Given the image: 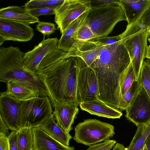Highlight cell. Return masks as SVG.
Segmentation results:
<instances>
[{
	"label": "cell",
	"mask_w": 150,
	"mask_h": 150,
	"mask_svg": "<svg viewBox=\"0 0 150 150\" xmlns=\"http://www.w3.org/2000/svg\"><path fill=\"white\" fill-rule=\"evenodd\" d=\"M141 150H142V149H141Z\"/></svg>",
	"instance_id": "45"
},
{
	"label": "cell",
	"mask_w": 150,
	"mask_h": 150,
	"mask_svg": "<svg viewBox=\"0 0 150 150\" xmlns=\"http://www.w3.org/2000/svg\"><path fill=\"white\" fill-rule=\"evenodd\" d=\"M91 4H94V6L108 4L113 3L116 0H90Z\"/></svg>",
	"instance_id": "38"
},
{
	"label": "cell",
	"mask_w": 150,
	"mask_h": 150,
	"mask_svg": "<svg viewBox=\"0 0 150 150\" xmlns=\"http://www.w3.org/2000/svg\"><path fill=\"white\" fill-rule=\"evenodd\" d=\"M33 128L35 137L33 150H75L73 146H66L53 139L40 126Z\"/></svg>",
	"instance_id": "19"
},
{
	"label": "cell",
	"mask_w": 150,
	"mask_h": 150,
	"mask_svg": "<svg viewBox=\"0 0 150 150\" xmlns=\"http://www.w3.org/2000/svg\"><path fill=\"white\" fill-rule=\"evenodd\" d=\"M18 150H33L35 137L33 128H23L18 131Z\"/></svg>",
	"instance_id": "24"
},
{
	"label": "cell",
	"mask_w": 150,
	"mask_h": 150,
	"mask_svg": "<svg viewBox=\"0 0 150 150\" xmlns=\"http://www.w3.org/2000/svg\"><path fill=\"white\" fill-rule=\"evenodd\" d=\"M140 86L138 80H135L123 96L125 110L128 108L132 99L138 92Z\"/></svg>",
	"instance_id": "29"
},
{
	"label": "cell",
	"mask_w": 150,
	"mask_h": 150,
	"mask_svg": "<svg viewBox=\"0 0 150 150\" xmlns=\"http://www.w3.org/2000/svg\"><path fill=\"white\" fill-rule=\"evenodd\" d=\"M85 20L75 33L74 39L76 42L75 50L84 43L97 38L86 23Z\"/></svg>",
	"instance_id": "25"
},
{
	"label": "cell",
	"mask_w": 150,
	"mask_h": 150,
	"mask_svg": "<svg viewBox=\"0 0 150 150\" xmlns=\"http://www.w3.org/2000/svg\"><path fill=\"white\" fill-rule=\"evenodd\" d=\"M148 40L149 43V45H150V37H149L148 39Z\"/></svg>",
	"instance_id": "44"
},
{
	"label": "cell",
	"mask_w": 150,
	"mask_h": 150,
	"mask_svg": "<svg viewBox=\"0 0 150 150\" xmlns=\"http://www.w3.org/2000/svg\"><path fill=\"white\" fill-rule=\"evenodd\" d=\"M144 62L146 64L150 71V59H146V60H144Z\"/></svg>",
	"instance_id": "42"
},
{
	"label": "cell",
	"mask_w": 150,
	"mask_h": 150,
	"mask_svg": "<svg viewBox=\"0 0 150 150\" xmlns=\"http://www.w3.org/2000/svg\"><path fill=\"white\" fill-rule=\"evenodd\" d=\"M135 80L134 71L131 61L126 69L121 85V92L122 97Z\"/></svg>",
	"instance_id": "27"
},
{
	"label": "cell",
	"mask_w": 150,
	"mask_h": 150,
	"mask_svg": "<svg viewBox=\"0 0 150 150\" xmlns=\"http://www.w3.org/2000/svg\"><path fill=\"white\" fill-rule=\"evenodd\" d=\"M58 6L30 9L29 11L33 16L38 18L43 15H54L55 10Z\"/></svg>",
	"instance_id": "32"
},
{
	"label": "cell",
	"mask_w": 150,
	"mask_h": 150,
	"mask_svg": "<svg viewBox=\"0 0 150 150\" xmlns=\"http://www.w3.org/2000/svg\"><path fill=\"white\" fill-rule=\"evenodd\" d=\"M9 128L0 116V137H8L10 133Z\"/></svg>",
	"instance_id": "35"
},
{
	"label": "cell",
	"mask_w": 150,
	"mask_h": 150,
	"mask_svg": "<svg viewBox=\"0 0 150 150\" xmlns=\"http://www.w3.org/2000/svg\"><path fill=\"white\" fill-rule=\"evenodd\" d=\"M138 81L150 98V71L144 62Z\"/></svg>",
	"instance_id": "28"
},
{
	"label": "cell",
	"mask_w": 150,
	"mask_h": 150,
	"mask_svg": "<svg viewBox=\"0 0 150 150\" xmlns=\"http://www.w3.org/2000/svg\"><path fill=\"white\" fill-rule=\"evenodd\" d=\"M142 150H150V134L146 139Z\"/></svg>",
	"instance_id": "39"
},
{
	"label": "cell",
	"mask_w": 150,
	"mask_h": 150,
	"mask_svg": "<svg viewBox=\"0 0 150 150\" xmlns=\"http://www.w3.org/2000/svg\"><path fill=\"white\" fill-rule=\"evenodd\" d=\"M140 20L142 24L148 28H150V7Z\"/></svg>",
	"instance_id": "36"
},
{
	"label": "cell",
	"mask_w": 150,
	"mask_h": 150,
	"mask_svg": "<svg viewBox=\"0 0 150 150\" xmlns=\"http://www.w3.org/2000/svg\"><path fill=\"white\" fill-rule=\"evenodd\" d=\"M21 100L5 94L0 93V116L10 130L18 131L20 129L19 109Z\"/></svg>",
	"instance_id": "13"
},
{
	"label": "cell",
	"mask_w": 150,
	"mask_h": 150,
	"mask_svg": "<svg viewBox=\"0 0 150 150\" xmlns=\"http://www.w3.org/2000/svg\"><path fill=\"white\" fill-rule=\"evenodd\" d=\"M35 28L37 30L43 34L44 38L46 35L48 37L57 30L53 23L40 21L36 25Z\"/></svg>",
	"instance_id": "30"
},
{
	"label": "cell",
	"mask_w": 150,
	"mask_h": 150,
	"mask_svg": "<svg viewBox=\"0 0 150 150\" xmlns=\"http://www.w3.org/2000/svg\"><path fill=\"white\" fill-rule=\"evenodd\" d=\"M148 33L149 34V35H150V28H148Z\"/></svg>",
	"instance_id": "43"
},
{
	"label": "cell",
	"mask_w": 150,
	"mask_h": 150,
	"mask_svg": "<svg viewBox=\"0 0 150 150\" xmlns=\"http://www.w3.org/2000/svg\"><path fill=\"white\" fill-rule=\"evenodd\" d=\"M0 150H9L7 137H0Z\"/></svg>",
	"instance_id": "37"
},
{
	"label": "cell",
	"mask_w": 150,
	"mask_h": 150,
	"mask_svg": "<svg viewBox=\"0 0 150 150\" xmlns=\"http://www.w3.org/2000/svg\"><path fill=\"white\" fill-rule=\"evenodd\" d=\"M116 142L115 140L109 139L102 143L90 145L86 150H110Z\"/></svg>",
	"instance_id": "31"
},
{
	"label": "cell",
	"mask_w": 150,
	"mask_h": 150,
	"mask_svg": "<svg viewBox=\"0 0 150 150\" xmlns=\"http://www.w3.org/2000/svg\"><path fill=\"white\" fill-rule=\"evenodd\" d=\"M25 53L18 47H0V81L16 82L34 90L39 96L48 97L37 74L30 72L25 66L23 61Z\"/></svg>",
	"instance_id": "3"
},
{
	"label": "cell",
	"mask_w": 150,
	"mask_h": 150,
	"mask_svg": "<svg viewBox=\"0 0 150 150\" xmlns=\"http://www.w3.org/2000/svg\"><path fill=\"white\" fill-rule=\"evenodd\" d=\"M145 58L146 59H150V45L147 46Z\"/></svg>",
	"instance_id": "41"
},
{
	"label": "cell",
	"mask_w": 150,
	"mask_h": 150,
	"mask_svg": "<svg viewBox=\"0 0 150 150\" xmlns=\"http://www.w3.org/2000/svg\"><path fill=\"white\" fill-rule=\"evenodd\" d=\"M87 12L83 13L72 22L62 34L57 45L59 49L67 52L75 50V33L85 21Z\"/></svg>",
	"instance_id": "17"
},
{
	"label": "cell",
	"mask_w": 150,
	"mask_h": 150,
	"mask_svg": "<svg viewBox=\"0 0 150 150\" xmlns=\"http://www.w3.org/2000/svg\"><path fill=\"white\" fill-rule=\"evenodd\" d=\"M67 52L57 47L43 59L37 72L53 108L62 102L79 103L76 57L66 56Z\"/></svg>",
	"instance_id": "1"
},
{
	"label": "cell",
	"mask_w": 150,
	"mask_h": 150,
	"mask_svg": "<svg viewBox=\"0 0 150 150\" xmlns=\"http://www.w3.org/2000/svg\"><path fill=\"white\" fill-rule=\"evenodd\" d=\"M131 62L123 38L111 45L103 44L90 66L97 78L99 98L114 100L121 98V84Z\"/></svg>",
	"instance_id": "2"
},
{
	"label": "cell",
	"mask_w": 150,
	"mask_h": 150,
	"mask_svg": "<svg viewBox=\"0 0 150 150\" xmlns=\"http://www.w3.org/2000/svg\"><path fill=\"white\" fill-rule=\"evenodd\" d=\"M102 45L95 39H93L82 44L75 50L67 52L66 55L79 57L90 67L98 56Z\"/></svg>",
	"instance_id": "20"
},
{
	"label": "cell",
	"mask_w": 150,
	"mask_h": 150,
	"mask_svg": "<svg viewBox=\"0 0 150 150\" xmlns=\"http://www.w3.org/2000/svg\"><path fill=\"white\" fill-rule=\"evenodd\" d=\"M148 28L140 20L127 25L126 30L121 34L134 68L135 81L138 80L147 47V40L150 35Z\"/></svg>",
	"instance_id": "5"
},
{
	"label": "cell",
	"mask_w": 150,
	"mask_h": 150,
	"mask_svg": "<svg viewBox=\"0 0 150 150\" xmlns=\"http://www.w3.org/2000/svg\"><path fill=\"white\" fill-rule=\"evenodd\" d=\"M127 25L140 20L150 7V0H120Z\"/></svg>",
	"instance_id": "16"
},
{
	"label": "cell",
	"mask_w": 150,
	"mask_h": 150,
	"mask_svg": "<svg viewBox=\"0 0 150 150\" xmlns=\"http://www.w3.org/2000/svg\"><path fill=\"white\" fill-rule=\"evenodd\" d=\"M101 43L105 45H111L122 39L121 34L112 37L104 36L95 38Z\"/></svg>",
	"instance_id": "34"
},
{
	"label": "cell",
	"mask_w": 150,
	"mask_h": 150,
	"mask_svg": "<svg viewBox=\"0 0 150 150\" xmlns=\"http://www.w3.org/2000/svg\"><path fill=\"white\" fill-rule=\"evenodd\" d=\"M64 0H30L23 6L27 10L49 7L58 6L62 4Z\"/></svg>",
	"instance_id": "26"
},
{
	"label": "cell",
	"mask_w": 150,
	"mask_h": 150,
	"mask_svg": "<svg viewBox=\"0 0 150 150\" xmlns=\"http://www.w3.org/2000/svg\"><path fill=\"white\" fill-rule=\"evenodd\" d=\"M0 18L28 24L39 22L38 18L33 16L29 10L17 6H9L0 9Z\"/></svg>",
	"instance_id": "18"
},
{
	"label": "cell",
	"mask_w": 150,
	"mask_h": 150,
	"mask_svg": "<svg viewBox=\"0 0 150 150\" xmlns=\"http://www.w3.org/2000/svg\"><path fill=\"white\" fill-rule=\"evenodd\" d=\"M127 21L120 0L111 3L91 6L88 11L86 23L97 38L107 36L117 23Z\"/></svg>",
	"instance_id": "4"
},
{
	"label": "cell",
	"mask_w": 150,
	"mask_h": 150,
	"mask_svg": "<svg viewBox=\"0 0 150 150\" xmlns=\"http://www.w3.org/2000/svg\"><path fill=\"white\" fill-rule=\"evenodd\" d=\"M17 133L18 131H12L8 136L9 150H18Z\"/></svg>",
	"instance_id": "33"
},
{
	"label": "cell",
	"mask_w": 150,
	"mask_h": 150,
	"mask_svg": "<svg viewBox=\"0 0 150 150\" xmlns=\"http://www.w3.org/2000/svg\"><path fill=\"white\" fill-rule=\"evenodd\" d=\"M40 127L53 139L64 145L69 146V141L72 137L69 133L66 132L59 125L53 114Z\"/></svg>",
	"instance_id": "21"
},
{
	"label": "cell",
	"mask_w": 150,
	"mask_h": 150,
	"mask_svg": "<svg viewBox=\"0 0 150 150\" xmlns=\"http://www.w3.org/2000/svg\"><path fill=\"white\" fill-rule=\"evenodd\" d=\"M34 35L30 25L0 18V46L5 41L26 42Z\"/></svg>",
	"instance_id": "11"
},
{
	"label": "cell",
	"mask_w": 150,
	"mask_h": 150,
	"mask_svg": "<svg viewBox=\"0 0 150 150\" xmlns=\"http://www.w3.org/2000/svg\"><path fill=\"white\" fill-rule=\"evenodd\" d=\"M52 105L48 96H38L21 100L18 112L21 129L40 126L52 115Z\"/></svg>",
	"instance_id": "6"
},
{
	"label": "cell",
	"mask_w": 150,
	"mask_h": 150,
	"mask_svg": "<svg viewBox=\"0 0 150 150\" xmlns=\"http://www.w3.org/2000/svg\"><path fill=\"white\" fill-rule=\"evenodd\" d=\"M6 84L7 90L4 92L19 100H26L39 96L35 91L21 83L9 81Z\"/></svg>",
	"instance_id": "22"
},
{
	"label": "cell",
	"mask_w": 150,
	"mask_h": 150,
	"mask_svg": "<svg viewBox=\"0 0 150 150\" xmlns=\"http://www.w3.org/2000/svg\"><path fill=\"white\" fill-rule=\"evenodd\" d=\"M126 149L123 144L117 143L113 147L112 150H126Z\"/></svg>",
	"instance_id": "40"
},
{
	"label": "cell",
	"mask_w": 150,
	"mask_h": 150,
	"mask_svg": "<svg viewBox=\"0 0 150 150\" xmlns=\"http://www.w3.org/2000/svg\"><path fill=\"white\" fill-rule=\"evenodd\" d=\"M150 134V121L137 127L136 133L126 150H141Z\"/></svg>",
	"instance_id": "23"
},
{
	"label": "cell",
	"mask_w": 150,
	"mask_h": 150,
	"mask_svg": "<svg viewBox=\"0 0 150 150\" xmlns=\"http://www.w3.org/2000/svg\"><path fill=\"white\" fill-rule=\"evenodd\" d=\"M90 0H64L55 10L54 21L62 34L74 21L88 11Z\"/></svg>",
	"instance_id": "9"
},
{
	"label": "cell",
	"mask_w": 150,
	"mask_h": 150,
	"mask_svg": "<svg viewBox=\"0 0 150 150\" xmlns=\"http://www.w3.org/2000/svg\"><path fill=\"white\" fill-rule=\"evenodd\" d=\"M73 139L77 143L90 146L110 139L115 134L112 125L96 119H88L74 127Z\"/></svg>",
	"instance_id": "7"
},
{
	"label": "cell",
	"mask_w": 150,
	"mask_h": 150,
	"mask_svg": "<svg viewBox=\"0 0 150 150\" xmlns=\"http://www.w3.org/2000/svg\"><path fill=\"white\" fill-rule=\"evenodd\" d=\"M78 103L74 102L59 103L54 108L53 112L55 120L59 125L66 132L69 133L79 110Z\"/></svg>",
	"instance_id": "14"
},
{
	"label": "cell",
	"mask_w": 150,
	"mask_h": 150,
	"mask_svg": "<svg viewBox=\"0 0 150 150\" xmlns=\"http://www.w3.org/2000/svg\"><path fill=\"white\" fill-rule=\"evenodd\" d=\"M75 56L77 64L76 97L79 104L82 102L98 98V86L93 70L81 57Z\"/></svg>",
	"instance_id": "8"
},
{
	"label": "cell",
	"mask_w": 150,
	"mask_h": 150,
	"mask_svg": "<svg viewBox=\"0 0 150 150\" xmlns=\"http://www.w3.org/2000/svg\"><path fill=\"white\" fill-rule=\"evenodd\" d=\"M57 38L43 40L33 49L25 53L23 58L25 66L30 72L37 74L39 66L45 57L57 47Z\"/></svg>",
	"instance_id": "12"
},
{
	"label": "cell",
	"mask_w": 150,
	"mask_h": 150,
	"mask_svg": "<svg viewBox=\"0 0 150 150\" xmlns=\"http://www.w3.org/2000/svg\"><path fill=\"white\" fill-rule=\"evenodd\" d=\"M81 109L91 114L109 118H120L122 115L118 110L112 108L98 98L90 100L81 103Z\"/></svg>",
	"instance_id": "15"
},
{
	"label": "cell",
	"mask_w": 150,
	"mask_h": 150,
	"mask_svg": "<svg viewBox=\"0 0 150 150\" xmlns=\"http://www.w3.org/2000/svg\"><path fill=\"white\" fill-rule=\"evenodd\" d=\"M126 111V117L137 127L150 121V98L141 85Z\"/></svg>",
	"instance_id": "10"
}]
</instances>
